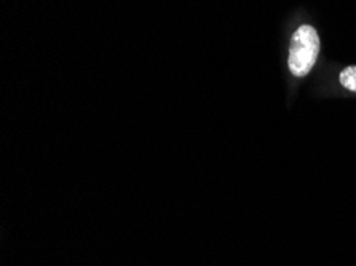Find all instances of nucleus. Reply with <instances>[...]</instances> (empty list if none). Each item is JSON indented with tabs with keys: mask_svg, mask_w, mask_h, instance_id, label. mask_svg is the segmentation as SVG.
Listing matches in <instances>:
<instances>
[{
	"mask_svg": "<svg viewBox=\"0 0 356 266\" xmlns=\"http://www.w3.org/2000/svg\"><path fill=\"white\" fill-rule=\"evenodd\" d=\"M341 83L343 88L356 93V66L345 67L341 72Z\"/></svg>",
	"mask_w": 356,
	"mask_h": 266,
	"instance_id": "obj_2",
	"label": "nucleus"
},
{
	"mask_svg": "<svg viewBox=\"0 0 356 266\" xmlns=\"http://www.w3.org/2000/svg\"><path fill=\"white\" fill-rule=\"evenodd\" d=\"M320 53V37L315 27L300 26L291 40L288 66L296 77H305L314 69Z\"/></svg>",
	"mask_w": 356,
	"mask_h": 266,
	"instance_id": "obj_1",
	"label": "nucleus"
}]
</instances>
